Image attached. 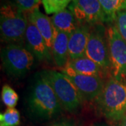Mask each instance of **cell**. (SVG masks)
I'll use <instances>...</instances> for the list:
<instances>
[{"label":"cell","instance_id":"d6986e66","mask_svg":"<svg viewBox=\"0 0 126 126\" xmlns=\"http://www.w3.org/2000/svg\"><path fill=\"white\" fill-rule=\"evenodd\" d=\"M1 100L8 108H14L18 101V95L10 86L5 85L1 90Z\"/></svg>","mask_w":126,"mask_h":126},{"label":"cell","instance_id":"6da1fadb","mask_svg":"<svg viewBox=\"0 0 126 126\" xmlns=\"http://www.w3.org/2000/svg\"><path fill=\"white\" fill-rule=\"evenodd\" d=\"M104 116L111 121H121L126 112V80L111 77L97 98Z\"/></svg>","mask_w":126,"mask_h":126},{"label":"cell","instance_id":"7a4b0ae2","mask_svg":"<svg viewBox=\"0 0 126 126\" xmlns=\"http://www.w3.org/2000/svg\"><path fill=\"white\" fill-rule=\"evenodd\" d=\"M28 105L31 112L42 119L54 116L63 107L53 88L42 77L38 78L32 86Z\"/></svg>","mask_w":126,"mask_h":126},{"label":"cell","instance_id":"3957f363","mask_svg":"<svg viewBox=\"0 0 126 126\" xmlns=\"http://www.w3.org/2000/svg\"><path fill=\"white\" fill-rule=\"evenodd\" d=\"M28 25L27 14L11 3L0 9V31L1 41L9 44H19L25 41Z\"/></svg>","mask_w":126,"mask_h":126},{"label":"cell","instance_id":"ba28073f","mask_svg":"<svg viewBox=\"0 0 126 126\" xmlns=\"http://www.w3.org/2000/svg\"><path fill=\"white\" fill-rule=\"evenodd\" d=\"M85 56L97 63L107 72L111 69L107 36H104L99 26L94 30H90Z\"/></svg>","mask_w":126,"mask_h":126},{"label":"cell","instance_id":"8fae6325","mask_svg":"<svg viewBox=\"0 0 126 126\" xmlns=\"http://www.w3.org/2000/svg\"><path fill=\"white\" fill-rule=\"evenodd\" d=\"M27 16L28 20L34 24L38 30L40 32L41 35L45 39L48 48L51 51L57 31L53 25L51 18L46 16L45 14H42L39 7L27 13Z\"/></svg>","mask_w":126,"mask_h":126},{"label":"cell","instance_id":"9c48e42d","mask_svg":"<svg viewBox=\"0 0 126 126\" xmlns=\"http://www.w3.org/2000/svg\"><path fill=\"white\" fill-rule=\"evenodd\" d=\"M62 72L74 84L83 100L97 99L103 90L105 83L101 77L80 74L66 67L62 69Z\"/></svg>","mask_w":126,"mask_h":126},{"label":"cell","instance_id":"ffe728a7","mask_svg":"<svg viewBox=\"0 0 126 126\" xmlns=\"http://www.w3.org/2000/svg\"><path fill=\"white\" fill-rule=\"evenodd\" d=\"M9 3L20 9L25 13H28L39 7L41 0H9Z\"/></svg>","mask_w":126,"mask_h":126},{"label":"cell","instance_id":"9a60e30c","mask_svg":"<svg viewBox=\"0 0 126 126\" xmlns=\"http://www.w3.org/2000/svg\"><path fill=\"white\" fill-rule=\"evenodd\" d=\"M50 18L56 30L66 32L69 34L81 25L69 8L53 14Z\"/></svg>","mask_w":126,"mask_h":126},{"label":"cell","instance_id":"52a82bcc","mask_svg":"<svg viewBox=\"0 0 126 126\" xmlns=\"http://www.w3.org/2000/svg\"><path fill=\"white\" fill-rule=\"evenodd\" d=\"M68 8L81 25L108 22L99 0H73Z\"/></svg>","mask_w":126,"mask_h":126},{"label":"cell","instance_id":"5b68a950","mask_svg":"<svg viewBox=\"0 0 126 126\" xmlns=\"http://www.w3.org/2000/svg\"><path fill=\"white\" fill-rule=\"evenodd\" d=\"M34 55L19 44H8L1 52L2 65L6 73L14 77H21L31 69Z\"/></svg>","mask_w":126,"mask_h":126},{"label":"cell","instance_id":"5bb4252c","mask_svg":"<svg viewBox=\"0 0 126 126\" xmlns=\"http://www.w3.org/2000/svg\"><path fill=\"white\" fill-rule=\"evenodd\" d=\"M64 67L69 68L74 72L80 74L101 77L102 79L107 73L97 63L86 56L74 60H69L68 63Z\"/></svg>","mask_w":126,"mask_h":126},{"label":"cell","instance_id":"2e32d148","mask_svg":"<svg viewBox=\"0 0 126 126\" xmlns=\"http://www.w3.org/2000/svg\"><path fill=\"white\" fill-rule=\"evenodd\" d=\"M108 22L114 21L116 16L126 10V0H99Z\"/></svg>","mask_w":126,"mask_h":126},{"label":"cell","instance_id":"603a6c76","mask_svg":"<svg viewBox=\"0 0 126 126\" xmlns=\"http://www.w3.org/2000/svg\"><path fill=\"white\" fill-rule=\"evenodd\" d=\"M121 126H126V112L124 114L123 117L121 119Z\"/></svg>","mask_w":126,"mask_h":126},{"label":"cell","instance_id":"30bf717a","mask_svg":"<svg viewBox=\"0 0 126 126\" xmlns=\"http://www.w3.org/2000/svg\"><path fill=\"white\" fill-rule=\"evenodd\" d=\"M27 48L40 61L50 62L53 60L51 51L36 26L28 20L25 36Z\"/></svg>","mask_w":126,"mask_h":126},{"label":"cell","instance_id":"e0dca14e","mask_svg":"<svg viewBox=\"0 0 126 126\" xmlns=\"http://www.w3.org/2000/svg\"><path fill=\"white\" fill-rule=\"evenodd\" d=\"M73 0H41L46 14H55L68 8Z\"/></svg>","mask_w":126,"mask_h":126},{"label":"cell","instance_id":"4fadbf2b","mask_svg":"<svg viewBox=\"0 0 126 126\" xmlns=\"http://www.w3.org/2000/svg\"><path fill=\"white\" fill-rule=\"evenodd\" d=\"M70 34L60 31H56L51 53L54 63L58 67L63 68L69 61V39Z\"/></svg>","mask_w":126,"mask_h":126},{"label":"cell","instance_id":"44dd1931","mask_svg":"<svg viewBox=\"0 0 126 126\" xmlns=\"http://www.w3.org/2000/svg\"><path fill=\"white\" fill-rule=\"evenodd\" d=\"M114 21L120 34L126 42V10L118 14Z\"/></svg>","mask_w":126,"mask_h":126},{"label":"cell","instance_id":"8992f818","mask_svg":"<svg viewBox=\"0 0 126 126\" xmlns=\"http://www.w3.org/2000/svg\"><path fill=\"white\" fill-rule=\"evenodd\" d=\"M111 63V77L126 80V42L115 25H110L106 32Z\"/></svg>","mask_w":126,"mask_h":126},{"label":"cell","instance_id":"277c9868","mask_svg":"<svg viewBox=\"0 0 126 126\" xmlns=\"http://www.w3.org/2000/svg\"><path fill=\"white\" fill-rule=\"evenodd\" d=\"M53 88L62 107L68 111H74L80 107L83 97L76 86L63 72L46 70L40 74Z\"/></svg>","mask_w":126,"mask_h":126},{"label":"cell","instance_id":"ac0fdd59","mask_svg":"<svg viewBox=\"0 0 126 126\" xmlns=\"http://www.w3.org/2000/svg\"><path fill=\"white\" fill-rule=\"evenodd\" d=\"M20 123V115L15 108H8L0 114V126H18Z\"/></svg>","mask_w":126,"mask_h":126},{"label":"cell","instance_id":"7c38bea8","mask_svg":"<svg viewBox=\"0 0 126 126\" xmlns=\"http://www.w3.org/2000/svg\"><path fill=\"white\" fill-rule=\"evenodd\" d=\"M90 32V27L87 25H80L70 34L68 44L69 60H74L85 56Z\"/></svg>","mask_w":126,"mask_h":126},{"label":"cell","instance_id":"7402d4cb","mask_svg":"<svg viewBox=\"0 0 126 126\" xmlns=\"http://www.w3.org/2000/svg\"><path fill=\"white\" fill-rule=\"evenodd\" d=\"M50 126H75L74 124L71 121H62L56 122Z\"/></svg>","mask_w":126,"mask_h":126}]
</instances>
